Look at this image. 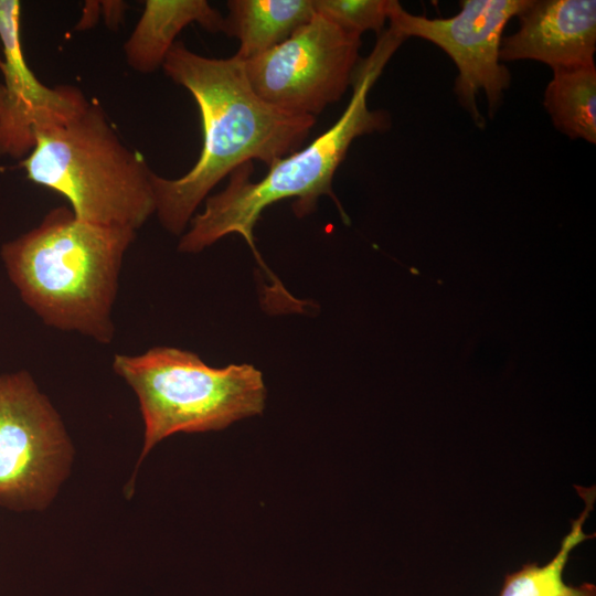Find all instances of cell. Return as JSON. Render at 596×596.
Here are the masks:
<instances>
[{
	"instance_id": "cell-3",
	"label": "cell",
	"mask_w": 596,
	"mask_h": 596,
	"mask_svg": "<svg viewBox=\"0 0 596 596\" xmlns=\"http://www.w3.org/2000/svg\"><path fill=\"white\" fill-rule=\"evenodd\" d=\"M395 50L386 39L377 40L371 55L356 66L353 94L343 114L308 146L275 161L258 181L249 179L253 163L235 169L226 188L206 198L204 210L191 219L189 231L179 242V251L196 254L224 236L238 234L266 269L255 246L254 227L266 207L286 199H295L294 211L301 217L316 209L321 195H328L348 222L333 193L332 180L355 138L390 125L389 115L371 110L366 97Z\"/></svg>"
},
{
	"instance_id": "cell-12",
	"label": "cell",
	"mask_w": 596,
	"mask_h": 596,
	"mask_svg": "<svg viewBox=\"0 0 596 596\" xmlns=\"http://www.w3.org/2000/svg\"><path fill=\"white\" fill-rule=\"evenodd\" d=\"M227 8L223 32L238 39L242 61L283 43L315 15L312 0H230Z\"/></svg>"
},
{
	"instance_id": "cell-10",
	"label": "cell",
	"mask_w": 596,
	"mask_h": 596,
	"mask_svg": "<svg viewBox=\"0 0 596 596\" xmlns=\"http://www.w3.org/2000/svg\"><path fill=\"white\" fill-rule=\"evenodd\" d=\"M519 29L504 36L500 61L532 60L552 71L594 63L595 0H530Z\"/></svg>"
},
{
	"instance_id": "cell-11",
	"label": "cell",
	"mask_w": 596,
	"mask_h": 596,
	"mask_svg": "<svg viewBox=\"0 0 596 596\" xmlns=\"http://www.w3.org/2000/svg\"><path fill=\"white\" fill-rule=\"evenodd\" d=\"M194 22L209 32L224 31V17L205 0H147L124 44L128 65L145 74L162 67L178 34Z\"/></svg>"
},
{
	"instance_id": "cell-8",
	"label": "cell",
	"mask_w": 596,
	"mask_h": 596,
	"mask_svg": "<svg viewBox=\"0 0 596 596\" xmlns=\"http://www.w3.org/2000/svg\"><path fill=\"white\" fill-rule=\"evenodd\" d=\"M530 0H464L461 10L450 18L414 15L391 0L389 21L401 39L416 36L434 43L454 61L458 75L455 94L459 104L480 128L485 118L477 106L483 91L493 117L510 86L511 74L500 61L503 30Z\"/></svg>"
},
{
	"instance_id": "cell-15",
	"label": "cell",
	"mask_w": 596,
	"mask_h": 596,
	"mask_svg": "<svg viewBox=\"0 0 596 596\" xmlns=\"http://www.w3.org/2000/svg\"><path fill=\"white\" fill-rule=\"evenodd\" d=\"M315 13L340 28L361 35L366 31L382 33L389 20L391 0H312Z\"/></svg>"
},
{
	"instance_id": "cell-14",
	"label": "cell",
	"mask_w": 596,
	"mask_h": 596,
	"mask_svg": "<svg viewBox=\"0 0 596 596\" xmlns=\"http://www.w3.org/2000/svg\"><path fill=\"white\" fill-rule=\"evenodd\" d=\"M576 489L585 500V508L572 522V528L564 536L558 552L545 565L525 564L518 572L507 575L499 596H596L594 584L583 583L573 586L563 579V571L570 553L579 543L594 536L583 531V525L593 509L594 488L576 487Z\"/></svg>"
},
{
	"instance_id": "cell-1",
	"label": "cell",
	"mask_w": 596,
	"mask_h": 596,
	"mask_svg": "<svg viewBox=\"0 0 596 596\" xmlns=\"http://www.w3.org/2000/svg\"><path fill=\"white\" fill-rule=\"evenodd\" d=\"M162 68L198 104L203 129L200 157L177 179L153 173L156 214L169 233L180 235L209 192L235 169L259 160L267 167L299 148L316 118L285 113L255 94L236 55L206 57L178 41Z\"/></svg>"
},
{
	"instance_id": "cell-7",
	"label": "cell",
	"mask_w": 596,
	"mask_h": 596,
	"mask_svg": "<svg viewBox=\"0 0 596 596\" xmlns=\"http://www.w3.org/2000/svg\"><path fill=\"white\" fill-rule=\"evenodd\" d=\"M360 46L361 35L315 13L286 41L243 62L251 87L264 102L316 118L352 84Z\"/></svg>"
},
{
	"instance_id": "cell-2",
	"label": "cell",
	"mask_w": 596,
	"mask_h": 596,
	"mask_svg": "<svg viewBox=\"0 0 596 596\" xmlns=\"http://www.w3.org/2000/svg\"><path fill=\"white\" fill-rule=\"evenodd\" d=\"M135 237L136 231L91 224L58 206L3 243L0 256L21 300L46 326L107 344L123 259Z\"/></svg>"
},
{
	"instance_id": "cell-9",
	"label": "cell",
	"mask_w": 596,
	"mask_h": 596,
	"mask_svg": "<svg viewBox=\"0 0 596 596\" xmlns=\"http://www.w3.org/2000/svg\"><path fill=\"white\" fill-rule=\"evenodd\" d=\"M20 30V2L0 0V157L23 160L40 132L70 123L91 102L73 85L50 87L35 76L25 61Z\"/></svg>"
},
{
	"instance_id": "cell-6",
	"label": "cell",
	"mask_w": 596,
	"mask_h": 596,
	"mask_svg": "<svg viewBox=\"0 0 596 596\" xmlns=\"http://www.w3.org/2000/svg\"><path fill=\"white\" fill-rule=\"evenodd\" d=\"M75 448L64 422L32 375H0V505L47 509L68 478Z\"/></svg>"
},
{
	"instance_id": "cell-5",
	"label": "cell",
	"mask_w": 596,
	"mask_h": 596,
	"mask_svg": "<svg viewBox=\"0 0 596 596\" xmlns=\"http://www.w3.org/2000/svg\"><path fill=\"white\" fill-rule=\"evenodd\" d=\"M113 370L139 403L143 443L138 466L171 435L222 430L265 409L263 374L251 364L214 368L191 351L155 347L138 355L115 354Z\"/></svg>"
},
{
	"instance_id": "cell-13",
	"label": "cell",
	"mask_w": 596,
	"mask_h": 596,
	"mask_svg": "<svg viewBox=\"0 0 596 596\" xmlns=\"http://www.w3.org/2000/svg\"><path fill=\"white\" fill-rule=\"evenodd\" d=\"M543 105L556 129L572 139L595 143V62L554 70L545 88Z\"/></svg>"
},
{
	"instance_id": "cell-4",
	"label": "cell",
	"mask_w": 596,
	"mask_h": 596,
	"mask_svg": "<svg viewBox=\"0 0 596 596\" xmlns=\"http://www.w3.org/2000/svg\"><path fill=\"white\" fill-rule=\"evenodd\" d=\"M21 166L31 182L62 194L81 221L137 231L156 212L155 172L96 103L40 132Z\"/></svg>"
}]
</instances>
